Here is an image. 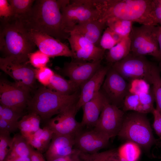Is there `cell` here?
Wrapping results in <instances>:
<instances>
[{"label":"cell","mask_w":161,"mask_h":161,"mask_svg":"<svg viewBox=\"0 0 161 161\" xmlns=\"http://www.w3.org/2000/svg\"><path fill=\"white\" fill-rule=\"evenodd\" d=\"M80 151L78 150L75 153L65 156L58 158L50 161H81Z\"/></svg>","instance_id":"ee69618b"},{"label":"cell","mask_w":161,"mask_h":161,"mask_svg":"<svg viewBox=\"0 0 161 161\" xmlns=\"http://www.w3.org/2000/svg\"><path fill=\"white\" fill-rule=\"evenodd\" d=\"M159 26L142 25L133 27L129 36L131 53L136 56H151L160 60L157 39Z\"/></svg>","instance_id":"52a82bcc"},{"label":"cell","mask_w":161,"mask_h":161,"mask_svg":"<svg viewBox=\"0 0 161 161\" xmlns=\"http://www.w3.org/2000/svg\"><path fill=\"white\" fill-rule=\"evenodd\" d=\"M150 84L152 85L156 104L155 109L161 114V77L160 68L155 64L151 72Z\"/></svg>","instance_id":"f1b7e54d"},{"label":"cell","mask_w":161,"mask_h":161,"mask_svg":"<svg viewBox=\"0 0 161 161\" xmlns=\"http://www.w3.org/2000/svg\"><path fill=\"white\" fill-rule=\"evenodd\" d=\"M123 39L120 35L108 27L105 29L101 36L100 47L103 49L109 50Z\"/></svg>","instance_id":"1f68e13d"},{"label":"cell","mask_w":161,"mask_h":161,"mask_svg":"<svg viewBox=\"0 0 161 161\" xmlns=\"http://www.w3.org/2000/svg\"><path fill=\"white\" fill-rule=\"evenodd\" d=\"M41 119L36 113L30 112L24 115L17 124L18 129L21 134L26 138L30 136L37 131L40 128Z\"/></svg>","instance_id":"cb8c5ba5"},{"label":"cell","mask_w":161,"mask_h":161,"mask_svg":"<svg viewBox=\"0 0 161 161\" xmlns=\"http://www.w3.org/2000/svg\"><path fill=\"white\" fill-rule=\"evenodd\" d=\"M133 23L127 20L113 18L108 20L106 24L107 27L123 38L129 37L132 29Z\"/></svg>","instance_id":"83f0119b"},{"label":"cell","mask_w":161,"mask_h":161,"mask_svg":"<svg viewBox=\"0 0 161 161\" xmlns=\"http://www.w3.org/2000/svg\"><path fill=\"white\" fill-rule=\"evenodd\" d=\"M13 16L12 7L8 0H0V17L1 20H7Z\"/></svg>","instance_id":"ab89813d"},{"label":"cell","mask_w":161,"mask_h":161,"mask_svg":"<svg viewBox=\"0 0 161 161\" xmlns=\"http://www.w3.org/2000/svg\"><path fill=\"white\" fill-rule=\"evenodd\" d=\"M0 68L17 84L30 90L34 87L36 69L29 62H22L12 58L1 57Z\"/></svg>","instance_id":"9c48e42d"},{"label":"cell","mask_w":161,"mask_h":161,"mask_svg":"<svg viewBox=\"0 0 161 161\" xmlns=\"http://www.w3.org/2000/svg\"><path fill=\"white\" fill-rule=\"evenodd\" d=\"M154 64L145 56H136L130 53L111 66L127 81L141 78L150 84L151 72Z\"/></svg>","instance_id":"ba28073f"},{"label":"cell","mask_w":161,"mask_h":161,"mask_svg":"<svg viewBox=\"0 0 161 161\" xmlns=\"http://www.w3.org/2000/svg\"><path fill=\"white\" fill-rule=\"evenodd\" d=\"M139 96L140 105L137 112L145 114L152 113L155 109L154 103L155 101L152 88L149 92L141 94Z\"/></svg>","instance_id":"d6a6232c"},{"label":"cell","mask_w":161,"mask_h":161,"mask_svg":"<svg viewBox=\"0 0 161 161\" xmlns=\"http://www.w3.org/2000/svg\"><path fill=\"white\" fill-rule=\"evenodd\" d=\"M54 134L47 125L26 138L29 144L41 153L45 152L48 149Z\"/></svg>","instance_id":"7402d4cb"},{"label":"cell","mask_w":161,"mask_h":161,"mask_svg":"<svg viewBox=\"0 0 161 161\" xmlns=\"http://www.w3.org/2000/svg\"><path fill=\"white\" fill-rule=\"evenodd\" d=\"M55 73L53 70L46 66L35 69L36 79L45 87L48 86Z\"/></svg>","instance_id":"74e56055"},{"label":"cell","mask_w":161,"mask_h":161,"mask_svg":"<svg viewBox=\"0 0 161 161\" xmlns=\"http://www.w3.org/2000/svg\"><path fill=\"white\" fill-rule=\"evenodd\" d=\"M106 27L105 23L99 20H89L77 25L70 32L78 33L96 46L100 47V42L103 31Z\"/></svg>","instance_id":"44dd1931"},{"label":"cell","mask_w":161,"mask_h":161,"mask_svg":"<svg viewBox=\"0 0 161 161\" xmlns=\"http://www.w3.org/2000/svg\"><path fill=\"white\" fill-rule=\"evenodd\" d=\"M47 87L59 94L66 95H72L77 92L79 88L72 81L66 79L60 75L55 73Z\"/></svg>","instance_id":"603a6c76"},{"label":"cell","mask_w":161,"mask_h":161,"mask_svg":"<svg viewBox=\"0 0 161 161\" xmlns=\"http://www.w3.org/2000/svg\"><path fill=\"white\" fill-rule=\"evenodd\" d=\"M131 43L129 37L123 38L109 50L106 55V61L112 64L126 58L131 52Z\"/></svg>","instance_id":"d4e9b609"},{"label":"cell","mask_w":161,"mask_h":161,"mask_svg":"<svg viewBox=\"0 0 161 161\" xmlns=\"http://www.w3.org/2000/svg\"><path fill=\"white\" fill-rule=\"evenodd\" d=\"M146 114L133 112L125 114L118 136L126 141L132 142L148 152L158 144L154 137Z\"/></svg>","instance_id":"5b68a950"},{"label":"cell","mask_w":161,"mask_h":161,"mask_svg":"<svg viewBox=\"0 0 161 161\" xmlns=\"http://www.w3.org/2000/svg\"><path fill=\"white\" fill-rule=\"evenodd\" d=\"M30 146L26 138L21 134H17L12 138L7 155L22 157H30Z\"/></svg>","instance_id":"484cf974"},{"label":"cell","mask_w":161,"mask_h":161,"mask_svg":"<svg viewBox=\"0 0 161 161\" xmlns=\"http://www.w3.org/2000/svg\"><path fill=\"white\" fill-rule=\"evenodd\" d=\"M157 1L158 4L161 6V0H157Z\"/></svg>","instance_id":"c3c4849f"},{"label":"cell","mask_w":161,"mask_h":161,"mask_svg":"<svg viewBox=\"0 0 161 161\" xmlns=\"http://www.w3.org/2000/svg\"><path fill=\"white\" fill-rule=\"evenodd\" d=\"M110 138L96 129L82 130L75 137V148L80 152L93 154L98 152L108 145Z\"/></svg>","instance_id":"e0dca14e"},{"label":"cell","mask_w":161,"mask_h":161,"mask_svg":"<svg viewBox=\"0 0 161 161\" xmlns=\"http://www.w3.org/2000/svg\"><path fill=\"white\" fill-rule=\"evenodd\" d=\"M101 13L100 21L106 24L109 19L117 18L155 26L152 0H98Z\"/></svg>","instance_id":"7a4b0ae2"},{"label":"cell","mask_w":161,"mask_h":161,"mask_svg":"<svg viewBox=\"0 0 161 161\" xmlns=\"http://www.w3.org/2000/svg\"><path fill=\"white\" fill-rule=\"evenodd\" d=\"M105 97L101 90L82 107L83 114L81 122L83 127H94L100 117Z\"/></svg>","instance_id":"ffe728a7"},{"label":"cell","mask_w":161,"mask_h":161,"mask_svg":"<svg viewBox=\"0 0 161 161\" xmlns=\"http://www.w3.org/2000/svg\"><path fill=\"white\" fill-rule=\"evenodd\" d=\"M141 149L136 143L126 141L117 150L118 159L119 161H138L141 154Z\"/></svg>","instance_id":"4316f807"},{"label":"cell","mask_w":161,"mask_h":161,"mask_svg":"<svg viewBox=\"0 0 161 161\" xmlns=\"http://www.w3.org/2000/svg\"><path fill=\"white\" fill-rule=\"evenodd\" d=\"M81 161H114L117 158V150L112 149L93 154L80 152Z\"/></svg>","instance_id":"4dcf8cb0"},{"label":"cell","mask_w":161,"mask_h":161,"mask_svg":"<svg viewBox=\"0 0 161 161\" xmlns=\"http://www.w3.org/2000/svg\"><path fill=\"white\" fill-rule=\"evenodd\" d=\"M3 161H31L30 157H14L7 155Z\"/></svg>","instance_id":"bcb514c9"},{"label":"cell","mask_w":161,"mask_h":161,"mask_svg":"<svg viewBox=\"0 0 161 161\" xmlns=\"http://www.w3.org/2000/svg\"><path fill=\"white\" fill-rule=\"evenodd\" d=\"M75 136L53 134L49 146L45 152L47 161L72 154L78 150L74 148Z\"/></svg>","instance_id":"ac0fdd59"},{"label":"cell","mask_w":161,"mask_h":161,"mask_svg":"<svg viewBox=\"0 0 161 161\" xmlns=\"http://www.w3.org/2000/svg\"><path fill=\"white\" fill-rule=\"evenodd\" d=\"M140 105L139 95L129 92L124 100L122 107L124 112H137Z\"/></svg>","instance_id":"8d00e7d4"},{"label":"cell","mask_w":161,"mask_h":161,"mask_svg":"<svg viewBox=\"0 0 161 161\" xmlns=\"http://www.w3.org/2000/svg\"><path fill=\"white\" fill-rule=\"evenodd\" d=\"M30 90L4 79L0 81V103L1 105L23 112L30 99Z\"/></svg>","instance_id":"30bf717a"},{"label":"cell","mask_w":161,"mask_h":161,"mask_svg":"<svg viewBox=\"0 0 161 161\" xmlns=\"http://www.w3.org/2000/svg\"><path fill=\"white\" fill-rule=\"evenodd\" d=\"M17 124L13 123L0 118V131L10 133L14 132L18 129Z\"/></svg>","instance_id":"b9f144b4"},{"label":"cell","mask_w":161,"mask_h":161,"mask_svg":"<svg viewBox=\"0 0 161 161\" xmlns=\"http://www.w3.org/2000/svg\"><path fill=\"white\" fill-rule=\"evenodd\" d=\"M154 120L153 127L157 134L161 140V114L155 108L151 113Z\"/></svg>","instance_id":"60d3db41"},{"label":"cell","mask_w":161,"mask_h":161,"mask_svg":"<svg viewBox=\"0 0 161 161\" xmlns=\"http://www.w3.org/2000/svg\"><path fill=\"white\" fill-rule=\"evenodd\" d=\"M39 50L49 58L58 56L73 57L69 47L61 41L47 34L33 30H28Z\"/></svg>","instance_id":"9a60e30c"},{"label":"cell","mask_w":161,"mask_h":161,"mask_svg":"<svg viewBox=\"0 0 161 161\" xmlns=\"http://www.w3.org/2000/svg\"><path fill=\"white\" fill-rule=\"evenodd\" d=\"M67 40L75 61L95 62L101 61L105 55V50L78 33L70 32Z\"/></svg>","instance_id":"7c38bea8"},{"label":"cell","mask_w":161,"mask_h":161,"mask_svg":"<svg viewBox=\"0 0 161 161\" xmlns=\"http://www.w3.org/2000/svg\"><path fill=\"white\" fill-rule=\"evenodd\" d=\"M79 95L77 92L70 95H64L46 87H40L30 99L27 104L30 112L38 114L45 122L76 104Z\"/></svg>","instance_id":"277c9868"},{"label":"cell","mask_w":161,"mask_h":161,"mask_svg":"<svg viewBox=\"0 0 161 161\" xmlns=\"http://www.w3.org/2000/svg\"><path fill=\"white\" fill-rule=\"evenodd\" d=\"M76 104L47 121L45 122V125L48 126L55 134L75 136L83 128L80 123L78 122L75 119V116L78 111Z\"/></svg>","instance_id":"5bb4252c"},{"label":"cell","mask_w":161,"mask_h":161,"mask_svg":"<svg viewBox=\"0 0 161 161\" xmlns=\"http://www.w3.org/2000/svg\"><path fill=\"white\" fill-rule=\"evenodd\" d=\"M129 82L113 69H109L102 85L103 95L112 104L120 108L129 93Z\"/></svg>","instance_id":"4fadbf2b"},{"label":"cell","mask_w":161,"mask_h":161,"mask_svg":"<svg viewBox=\"0 0 161 161\" xmlns=\"http://www.w3.org/2000/svg\"><path fill=\"white\" fill-rule=\"evenodd\" d=\"M1 21L0 50L3 55L2 57L29 62V56L36 46L29 31L17 19L12 17Z\"/></svg>","instance_id":"3957f363"},{"label":"cell","mask_w":161,"mask_h":161,"mask_svg":"<svg viewBox=\"0 0 161 161\" xmlns=\"http://www.w3.org/2000/svg\"><path fill=\"white\" fill-rule=\"evenodd\" d=\"M101 61L91 62L74 60L65 63L61 71L65 76L80 87L101 67Z\"/></svg>","instance_id":"2e32d148"},{"label":"cell","mask_w":161,"mask_h":161,"mask_svg":"<svg viewBox=\"0 0 161 161\" xmlns=\"http://www.w3.org/2000/svg\"><path fill=\"white\" fill-rule=\"evenodd\" d=\"M157 39L159 44L160 60H161V26H159L157 34Z\"/></svg>","instance_id":"7dc6e473"},{"label":"cell","mask_w":161,"mask_h":161,"mask_svg":"<svg viewBox=\"0 0 161 161\" xmlns=\"http://www.w3.org/2000/svg\"><path fill=\"white\" fill-rule=\"evenodd\" d=\"M35 0H9L13 11L12 17L20 19L30 11Z\"/></svg>","instance_id":"f546056e"},{"label":"cell","mask_w":161,"mask_h":161,"mask_svg":"<svg viewBox=\"0 0 161 161\" xmlns=\"http://www.w3.org/2000/svg\"><path fill=\"white\" fill-rule=\"evenodd\" d=\"M23 116V112L0 105V118L17 124L19 119Z\"/></svg>","instance_id":"e575fe53"},{"label":"cell","mask_w":161,"mask_h":161,"mask_svg":"<svg viewBox=\"0 0 161 161\" xmlns=\"http://www.w3.org/2000/svg\"><path fill=\"white\" fill-rule=\"evenodd\" d=\"M42 154L30 145V157L31 161H47Z\"/></svg>","instance_id":"f6af8a7d"},{"label":"cell","mask_w":161,"mask_h":161,"mask_svg":"<svg viewBox=\"0 0 161 161\" xmlns=\"http://www.w3.org/2000/svg\"><path fill=\"white\" fill-rule=\"evenodd\" d=\"M101 66L95 74L81 87L80 93L76 106L78 110L100 91L106 74L111 66Z\"/></svg>","instance_id":"d6986e66"},{"label":"cell","mask_w":161,"mask_h":161,"mask_svg":"<svg viewBox=\"0 0 161 161\" xmlns=\"http://www.w3.org/2000/svg\"><path fill=\"white\" fill-rule=\"evenodd\" d=\"M10 133L0 131V161H3L7 154L12 138Z\"/></svg>","instance_id":"f35d334b"},{"label":"cell","mask_w":161,"mask_h":161,"mask_svg":"<svg viewBox=\"0 0 161 161\" xmlns=\"http://www.w3.org/2000/svg\"><path fill=\"white\" fill-rule=\"evenodd\" d=\"M150 84L143 79L137 78L129 82V92L137 95L147 93L151 90Z\"/></svg>","instance_id":"836d02e7"},{"label":"cell","mask_w":161,"mask_h":161,"mask_svg":"<svg viewBox=\"0 0 161 161\" xmlns=\"http://www.w3.org/2000/svg\"><path fill=\"white\" fill-rule=\"evenodd\" d=\"M152 8L154 17L157 24L161 26V6L157 0H152Z\"/></svg>","instance_id":"7bdbcfd3"},{"label":"cell","mask_w":161,"mask_h":161,"mask_svg":"<svg viewBox=\"0 0 161 161\" xmlns=\"http://www.w3.org/2000/svg\"><path fill=\"white\" fill-rule=\"evenodd\" d=\"M125 112L111 103L105 97L100 117L94 128L110 139L117 136L122 126Z\"/></svg>","instance_id":"8fae6325"},{"label":"cell","mask_w":161,"mask_h":161,"mask_svg":"<svg viewBox=\"0 0 161 161\" xmlns=\"http://www.w3.org/2000/svg\"><path fill=\"white\" fill-rule=\"evenodd\" d=\"M49 58L48 56L39 50L30 54L29 61L30 64L37 69L46 66Z\"/></svg>","instance_id":"d590c367"},{"label":"cell","mask_w":161,"mask_h":161,"mask_svg":"<svg viewBox=\"0 0 161 161\" xmlns=\"http://www.w3.org/2000/svg\"><path fill=\"white\" fill-rule=\"evenodd\" d=\"M61 11L64 29L69 34L78 24L101 17L95 0H65Z\"/></svg>","instance_id":"8992f818"},{"label":"cell","mask_w":161,"mask_h":161,"mask_svg":"<svg viewBox=\"0 0 161 161\" xmlns=\"http://www.w3.org/2000/svg\"><path fill=\"white\" fill-rule=\"evenodd\" d=\"M114 161H119V160L118 159V158H117L116 160Z\"/></svg>","instance_id":"681fc988"},{"label":"cell","mask_w":161,"mask_h":161,"mask_svg":"<svg viewBox=\"0 0 161 161\" xmlns=\"http://www.w3.org/2000/svg\"><path fill=\"white\" fill-rule=\"evenodd\" d=\"M65 1L35 0L29 12L19 20L28 30L44 33L62 42L67 40L70 35L63 23L61 9Z\"/></svg>","instance_id":"6da1fadb"}]
</instances>
